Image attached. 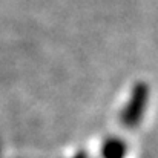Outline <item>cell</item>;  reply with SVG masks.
I'll list each match as a JSON object with an SVG mask.
<instances>
[{
    "mask_svg": "<svg viewBox=\"0 0 158 158\" xmlns=\"http://www.w3.org/2000/svg\"><path fill=\"white\" fill-rule=\"evenodd\" d=\"M148 100H149V88L144 83H138L131 94V98L127 102V105L124 106L123 112H121V123L132 129L137 127L138 123L141 121L144 110L148 107Z\"/></svg>",
    "mask_w": 158,
    "mask_h": 158,
    "instance_id": "1",
    "label": "cell"
},
{
    "mask_svg": "<svg viewBox=\"0 0 158 158\" xmlns=\"http://www.w3.org/2000/svg\"><path fill=\"white\" fill-rule=\"evenodd\" d=\"M126 155V146L123 141L117 138L107 140L103 146V157L105 158H124Z\"/></svg>",
    "mask_w": 158,
    "mask_h": 158,
    "instance_id": "2",
    "label": "cell"
}]
</instances>
